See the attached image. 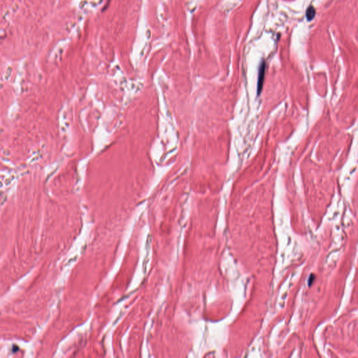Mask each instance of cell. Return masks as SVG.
<instances>
[{"instance_id": "6da1fadb", "label": "cell", "mask_w": 358, "mask_h": 358, "mask_svg": "<svg viewBox=\"0 0 358 358\" xmlns=\"http://www.w3.org/2000/svg\"><path fill=\"white\" fill-rule=\"evenodd\" d=\"M265 69H266V63L264 61H262L260 67H259V76H258V91L259 94L261 92V90L262 88V85H263L264 74H265Z\"/></svg>"}, {"instance_id": "7a4b0ae2", "label": "cell", "mask_w": 358, "mask_h": 358, "mask_svg": "<svg viewBox=\"0 0 358 358\" xmlns=\"http://www.w3.org/2000/svg\"><path fill=\"white\" fill-rule=\"evenodd\" d=\"M316 15V9L313 6H311L308 8L306 13V16L308 21L312 20Z\"/></svg>"}]
</instances>
